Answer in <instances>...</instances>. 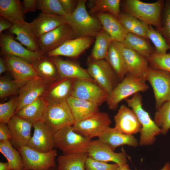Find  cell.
Wrapping results in <instances>:
<instances>
[{
  "instance_id": "1",
  "label": "cell",
  "mask_w": 170,
  "mask_h": 170,
  "mask_svg": "<svg viewBox=\"0 0 170 170\" xmlns=\"http://www.w3.org/2000/svg\"><path fill=\"white\" fill-rule=\"evenodd\" d=\"M86 0H78L74 12L65 18L66 23L73 30L76 38L89 37L95 38L103 29L96 17L91 15L87 11Z\"/></svg>"
},
{
  "instance_id": "2",
  "label": "cell",
  "mask_w": 170,
  "mask_h": 170,
  "mask_svg": "<svg viewBox=\"0 0 170 170\" xmlns=\"http://www.w3.org/2000/svg\"><path fill=\"white\" fill-rule=\"evenodd\" d=\"M164 3L163 0L150 3L139 0H126L123 2V7L125 13L158 29L162 25L161 14Z\"/></svg>"
},
{
  "instance_id": "3",
  "label": "cell",
  "mask_w": 170,
  "mask_h": 170,
  "mask_svg": "<svg viewBox=\"0 0 170 170\" xmlns=\"http://www.w3.org/2000/svg\"><path fill=\"white\" fill-rule=\"evenodd\" d=\"M125 100L134 111L142 125L140 145L147 146L153 144L156 140V136L162 133V130L152 119L149 113L143 108L142 96L139 93H137L131 98H126Z\"/></svg>"
},
{
  "instance_id": "4",
  "label": "cell",
  "mask_w": 170,
  "mask_h": 170,
  "mask_svg": "<svg viewBox=\"0 0 170 170\" xmlns=\"http://www.w3.org/2000/svg\"><path fill=\"white\" fill-rule=\"evenodd\" d=\"M143 78L135 77L128 73L109 94L106 103L111 110H116L122 100L132 95L145 92L149 87Z\"/></svg>"
},
{
  "instance_id": "5",
  "label": "cell",
  "mask_w": 170,
  "mask_h": 170,
  "mask_svg": "<svg viewBox=\"0 0 170 170\" xmlns=\"http://www.w3.org/2000/svg\"><path fill=\"white\" fill-rule=\"evenodd\" d=\"M91 141L74 131L72 126L65 127L54 134V148L63 155L87 153Z\"/></svg>"
},
{
  "instance_id": "6",
  "label": "cell",
  "mask_w": 170,
  "mask_h": 170,
  "mask_svg": "<svg viewBox=\"0 0 170 170\" xmlns=\"http://www.w3.org/2000/svg\"><path fill=\"white\" fill-rule=\"evenodd\" d=\"M42 120L54 134L65 127L72 126L75 122L66 100L46 103Z\"/></svg>"
},
{
  "instance_id": "7",
  "label": "cell",
  "mask_w": 170,
  "mask_h": 170,
  "mask_svg": "<svg viewBox=\"0 0 170 170\" xmlns=\"http://www.w3.org/2000/svg\"><path fill=\"white\" fill-rule=\"evenodd\" d=\"M87 65L90 76L109 95L119 83L109 64L105 59L95 60L89 56Z\"/></svg>"
},
{
  "instance_id": "8",
  "label": "cell",
  "mask_w": 170,
  "mask_h": 170,
  "mask_svg": "<svg viewBox=\"0 0 170 170\" xmlns=\"http://www.w3.org/2000/svg\"><path fill=\"white\" fill-rule=\"evenodd\" d=\"M23 158L24 170H48L57 166L56 149L48 152H40L27 145L17 148Z\"/></svg>"
},
{
  "instance_id": "9",
  "label": "cell",
  "mask_w": 170,
  "mask_h": 170,
  "mask_svg": "<svg viewBox=\"0 0 170 170\" xmlns=\"http://www.w3.org/2000/svg\"><path fill=\"white\" fill-rule=\"evenodd\" d=\"M111 123L108 113L99 111L85 119L75 122L72 128L76 133L91 140L100 136Z\"/></svg>"
},
{
  "instance_id": "10",
  "label": "cell",
  "mask_w": 170,
  "mask_h": 170,
  "mask_svg": "<svg viewBox=\"0 0 170 170\" xmlns=\"http://www.w3.org/2000/svg\"><path fill=\"white\" fill-rule=\"evenodd\" d=\"M145 79L149 82L153 89L157 110L164 103L170 100V73L149 66Z\"/></svg>"
},
{
  "instance_id": "11",
  "label": "cell",
  "mask_w": 170,
  "mask_h": 170,
  "mask_svg": "<svg viewBox=\"0 0 170 170\" xmlns=\"http://www.w3.org/2000/svg\"><path fill=\"white\" fill-rule=\"evenodd\" d=\"M109 95L94 81L74 79L71 96L95 103L99 106L106 102Z\"/></svg>"
},
{
  "instance_id": "12",
  "label": "cell",
  "mask_w": 170,
  "mask_h": 170,
  "mask_svg": "<svg viewBox=\"0 0 170 170\" xmlns=\"http://www.w3.org/2000/svg\"><path fill=\"white\" fill-rule=\"evenodd\" d=\"M76 38L72 28L63 24L38 38L41 52L44 54L56 49L68 40Z\"/></svg>"
},
{
  "instance_id": "13",
  "label": "cell",
  "mask_w": 170,
  "mask_h": 170,
  "mask_svg": "<svg viewBox=\"0 0 170 170\" xmlns=\"http://www.w3.org/2000/svg\"><path fill=\"white\" fill-rule=\"evenodd\" d=\"M0 47L2 56H14L31 64L45 54L41 51L34 52L25 48L9 34H0Z\"/></svg>"
},
{
  "instance_id": "14",
  "label": "cell",
  "mask_w": 170,
  "mask_h": 170,
  "mask_svg": "<svg viewBox=\"0 0 170 170\" xmlns=\"http://www.w3.org/2000/svg\"><path fill=\"white\" fill-rule=\"evenodd\" d=\"M2 57L14 80L21 87L28 81L39 76L32 65L26 61L13 55H4Z\"/></svg>"
},
{
  "instance_id": "15",
  "label": "cell",
  "mask_w": 170,
  "mask_h": 170,
  "mask_svg": "<svg viewBox=\"0 0 170 170\" xmlns=\"http://www.w3.org/2000/svg\"><path fill=\"white\" fill-rule=\"evenodd\" d=\"M87 153L88 156L98 161L113 162L119 166L127 163V156L124 151L115 152L110 146L98 139L91 140Z\"/></svg>"
},
{
  "instance_id": "16",
  "label": "cell",
  "mask_w": 170,
  "mask_h": 170,
  "mask_svg": "<svg viewBox=\"0 0 170 170\" xmlns=\"http://www.w3.org/2000/svg\"><path fill=\"white\" fill-rule=\"evenodd\" d=\"M49 85L39 76L22 85L18 93V105L15 113L23 107L42 97Z\"/></svg>"
},
{
  "instance_id": "17",
  "label": "cell",
  "mask_w": 170,
  "mask_h": 170,
  "mask_svg": "<svg viewBox=\"0 0 170 170\" xmlns=\"http://www.w3.org/2000/svg\"><path fill=\"white\" fill-rule=\"evenodd\" d=\"M34 133L27 146L42 152L50 151L54 148V134L42 120L33 124Z\"/></svg>"
},
{
  "instance_id": "18",
  "label": "cell",
  "mask_w": 170,
  "mask_h": 170,
  "mask_svg": "<svg viewBox=\"0 0 170 170\" xmlns=\"http://www.w3.org/2000/svg\"><path fill=\"white\" fill-rule=\"evenodd\" d=\"M114 120V128L124 134L133 135L140 132L142 128L134 111L125 105L121 106Z\"/></svg>"
},
{
  "instance_id": "19",
  "label": "cell",
  "mask_w": 170,
  "mask_h": 170,
  "mask_svg": "<svg viewBox=\"0 0 170 170\" xmlns=\"http://www.w3.org/2000/svg\"><path fill=\"white\" fill-rule=\"evenodd\" d=\"M94 41V38L84 37L71 39L65 42L56 49L47 53L49 57L61 56L76 58L88 48Z\"/></svg>"
},
{
  "instance_id": "20",
  "label": "cell",
  "mask_w": 170,
  "mask_h": 170,
  "mask_svg": "<svg viewBox=\"0 0 170 170\" xmlns=\"http://www.w3.org/2000/svg\"><path fill=\"white\" fill-rule=\"evenodd\" d=\"M7 125L11 134L10 142L16 149L27 145L33 124L15 115Z\"/></svg>"
},
{
  "instance_id": "21",
  "label": "cell",
  "mask_w": 170,
  "mask_h": 170,
  "mask_svg": "<svg viewBox=\"0 0 170 170\" xmlns=\"http://www.w3.org/2000/svg\"><path fill=\"white\" fill-rule=\"evenodd\" d=\"M126 69L133 76L145 79L149 66L147 59L135 51L124 47L119 42Z\"/></svg>"
},
{
  "instance_id": "22",
  "label": "cell",
  "mask_w": 170,
  "mask_h": 170,
  "mask_svg": "<svg viewBox=\"0 0 170 170\" xmlns=\"http://www.w3.org/2000/svg\"><path fill=\"white\" fill-rule=\"evenodd\" d=\"M56 65L60 78L82 79L95 81L90 76L87 69L76 62L64 60L57 57H49Z\"/></svg>"
},
{
  "instance_id": "23",
  "label": "cell",
  "mask_w": 170,
  "mask_h": 170,
  "mask_svg": "<svg viewBox=\"0 0 170 170\" xmlns=\"http://www.w3.org/2000/svg\"><path fill=\"white\" fill-rule=\"evenodd\" d=\"M74 79L59 78L50 84L42 96L46 103L66 101L71 96Z\"/></svg>"
},
{
  "instance_id": "24",
  "label": "cell",
  "mask_w": 170,
  "mask_h": 170,
  "mask_svg": "<svg viewBox=\"0 0 170 170\" xmlns=\"http://www.w3.org/2000/svg\"><path fill=\"white\" fill-rule=\"evenodd\" d=\"M65 23L66 20L63 17L41 12L30 24L33 32L38 38L43 35Z\"/></svg>"
},
{
  "instance_id": "25",
  "label": "cell",
  "mask_w": 170,
  "mask_h": 170,
  "mask_svg": "<svg viewBox=\"0 0 170 170\" xmlns=\"http://www.w3.org/2000/svg\"><path fill=\"white\" fill-rule=\"evenodd\" d=\"M9 30L10 32L15 35L16 39L27 49L34 52L40 51L38 38L33 32L30 23L24 20L14 24Z\"/></svg>"
},
{
  "instance_id": "26",
  "label": "cell",
  "mask_w": 170,
  "mask_h": 170,
  "mask_svg": "<svg viewBox=\"0 0 170 170\" xmlns=\"http://www.w3.org/2000/svg\"><path fill=\"white\" fill-rule=\"evenodd\" d=\"M95 14L103 28L113 41L122 43L128 32L119 20L108 12H99Z\"/></svg>"
},
{
  "instance_id": "27",
  "label": "cell",
  "mask_w": 170,
  "mask_h": 170,
  "mask_svg": "<svg viewBox=\"0 0 170 170\" xmlns=\"http://www.w3.org/2000/svg\"><path fill=\"white\" fill-rule=\"evenodd\" d=\"M66 101L75 122L85 119L99 111V106L93 102L71 96Z\"/></svg>"
},
{
  "instance_id": "28",
  "label": "cell",
  "mask_w": 170,
  "mask_h": 170,
  "mask_svg": "<svg viewBox=\"0 0 170 170\" xmlns=\"http://www.w3.org/2000/svg\"><path fill=\"white\" fill-rule=\"evenodd\" d=\"M98 139L109 145L114 150L122 145H127L135 147L138 144L137 139L133 135L122 133L114 128L110 127L98 137Z\"/></svg>"
},
{
  "instance_id": "29",
  "label": "cell",
  "mask_w": 170,
  "mask_h": 170,
  "mask_svg": "<svg viewBox=\"0 0 170 170\" xmlns=\"http://www.w3.org/2000/svg\"><path fill=\"white\" fill-rule=\"evenodd\" d=\"M109 64L120 82L128 73L119 42L113 41L105 59Z\"/></svg>"
},
{
  "instance_id": "30",
  "label": "cell",
  "mask_w": 170,
  "mask_h": 170,
  "mask_svg": "<svg viewBox=\"0 0 170 170\" xmlns=\"http://www.w3.org/2000/svg\"><path fill=\"white\" fill-rule=\"evenodd\" d=\"M31 64L38 76L49 85L59 78L56 65L47 56L43 55Z\"/></svg>"
},
{
  "instance_id": "31",
  "label": "cell",
  "mask_w": 170,
  "mask_h": 170,
  "mask_svg": "<svg viewBox=\"0 0 170 170\" xmlns=\"http://www.w3.org/2000/svg\"><path fill=\"white\" fill-rule=\"evenodd\" d=\"M46 102L42 97L23 107L15 114L18 116L33 124L42 120Z\"/></svg>"
},
{
  "instance_id": "32",
  "label": "cell",
  "mask_w": 170,
  "mask_h": 170,
  "mask_svg": "<svg viewBox=\"0 0 170 170\" xmlns=\"http://www.w3.org/2000/svg\"><path fill=\"white\" fill-rule=\"evenodd\" d=\"M147 39L139 35L128 33L121 43L124 47L135 51L147 59L155 52Z\"/></svg>"
},
{
  "instance_id": "33",
  "label": "cell",
  "mask_w": 170,
  "mask_h": 170,
  "mask_svg": "<svg viewBox=\"0 0 170 170\" xmlns=\"http://www.w3.org/2000/svg\"><path fill=\"white\" fill-rule=\"evenodd\" d=\"M21 2L19 0H0V16L13 24L24 20Z\"/></svg>"
},
{
  "instance_id": "34",
  "label": "cell",
  "mask_w": 170,
  "mask_h": 170,
  "mask_svg": "<svg viewBox=\"0 0 170 170\" xmlns=\"http://www.w3.org/2000/svg\"><path fill=\"white\" fill-rule=\"evenodd\" d=\"M87 153H79L60 155L57 158L58 170H85Z\"/></svg>"
},
{
  "instance_id": "35",
  "label": "cell",
  "mask_w": 170,
  "mask_h": 170,
  "mask_svg": "<svg viewBox=\"0 0 170 170\" xmlns=\"http://www.w3.org/2000/svg\"><path fill=\"white\" fill-rule=\"evenodd\" d=\"M118 20L128 33L148 39L149 25L128 14L121 12Z\"/></svg>"
},
{
  "instance_id": "36",
  "label": "cell",
  "mask_w": 170,
  "mask_h": 170,
  "mask_svg": "<svg viewBox=\"0 0 170 170\" xmlns=\"http://www.w3.org/2000/svg\"><path fill=\"white\" fill-rule=\"evenodd\" d=\"M0 152L5 157L10 168L13 170H24L22 157L14 148L10 141L0 142Z\"/></svg>"
},
{
  "instance_id": "37",
  "label": "cell",
  "mask_w": 170,
  "mask_h": 170,
  "mask_svg": "<svg viewBox=\"0 0 170 170\" xmlns=\"http://www.w3.org/2000/svg\"><path fill=\"white\" fill-rule=\"evenodd\" d=\"M94 44L89 57L95 60L105 59L109 47L113 41L103 28L97 34Z\"/></svg>"
},
{
  "instance_id": "38",
  "label": "cell",
  "mask_w": 170,
  "mask_h": 170,
  "mask_svg": "<svg viewBox=\"0 0 170 170\" xmlns=\"http://www.w3.org/2000/svg\"><path fill=\"white\" fill-rule=\"evenodd\" d=\"M120 0H95L89 1L92 6L90 11L93 13L108 12L118 19L121 13Z\"/></svg>"
},
{
  "instance_id": "39",
  "label": "cell",
  "mask_w": 170,
  "mask_h": 170,
  "mask_svg": "<svg viewBox=\"0 0 170 170\" xmlns=\"http://www.w3.org/2000/svg\"><path fill=\"white\" fill-rule=\"evenodd\" d=\"M154 121L166 134L170 129V100L164 103L155 113Z\"/></svg>"
},
{
  "instance_id": "40",
  "label": "cell",
  "mask_w": 170,
  "mask_h": 170,
  "mask_svg": "<svg viewBox=\"0 0 170 170\" xmlns=\"http://www.w3.org/2000/svg\"><path fill=\"white\" fill-rule=\"evenodd\" d=\"M37 8L42 13L58 15L65 19L69 15L63 9L59 0H37Z\"/></svg>"
},
{
  "instance_id": "41",
  "label": "cell",
  "mask_w": 170,
  "mask_h": 170,
  "mask_svg": "<svg viewBox=\"0 0 170 170\" xmlns=\"http://www.w3.org/2000/svg\"><path fill=\"white\" fill-rule=\"evenodd\" d=\"M148 37L154 45L156 53L164 54L170 49V46L162 35L150 25H149Z\"/></svg>"
},
{
  "instance_id": "42",
  "label": "cell",
  "mask_w": 170,
  "mask_h": 170,
  "mask_svg": "<svg viewBox=\"0 0 170 170\" xmlns=\"http://www.w3.org/2000/svg\"><path fill=\"white\" fill-rule=\"evenodd\" d=\"M147 60L150 67L170 73V53L159 54L155 52Z\"/></svg>"
},
{
  "instance_id": "43",
  "label": "cell",
  "mask_w": 170,
  "mask_h": 170,
  "mask_svg": "<svg viewBox=\"0 0 170 170\" xmlns=\"http://www.w3.org/2000/svg\"><path fill=\"white\" fill-rule=\"evenodd\" d=\"M18 105V97L0 104V122L7 124L15 115Z\"/></svg>"
},
{
  "instance_id": "44",
  "label": "cell",
  "mask_w": 170,
  "mask_h": 170,
  "mask_svg": "<svg viewBox=\"0 0 170 170\" xmlns=\"http://www.w3.org/2000/svg\"><path fill=\"white\" fill-rule=\"evenodd\" d=\"M21 86L14 80L6 77L0 78V97L4 98L18 93Z\"/></svg>"
},
{
  "instance_id": "45",
  "label": "cell",
  "mask_w": 170,
  "mask_h": 170,
  "mask_svg": "<svg viewBox=\"0 0 170 170\" xmlns=\"http://www.w3.org/2000/svg\"><path fill=\"white\" fill-rule=\"evenodd\" d=\"M162 25L156 29L163 37L170 47V0H167L164 5Z\"/></svg>"
},
{
  "instance_id": "46",
  "label": "cell",
  "mask_w": 170,
  "mask_h": 170,
  "mask_svg": "<svg viewBox=\"0 0 170 170\" xmlns=\"http://www.w3.org/2000/svg\"><path fill=\"white\" fill-rule=\"evenodd\" d=\"M119 165L116 163L109 164L87 157L85 165V170H118Z\"/></svg>"
},
{
  "instance_id": "47",
  "label": "cell",
  "mask_w": 170,
  "mask_h": 170,
  "mask_svg": "<svg viewBox=\"0 0 170 170\" xmlns=\"http://www.w3.org/2000/svg\"><path fill=\"white\" fill-rule=\"evenodd\" d=\"M65 11L68 14L72 13L76 9L78 3V0H59Z\"/></svg>"
},
{
  "instance_id": "48",
  "label": "cell",
  "mask_w": 170,
  "mask_h": 170,
  "mask_svg": "<svg viewBox=\"0 0 170 170\" xmlns=\"http://www.w3.org/2000/svg\"><path fill=\"white\" fill-rule=\"evenodd\" d=\"M11 139V134L7 124L0 122V142Z\"/></svg>"
},
{
  "instance_id": "49",
  "label": "cell",
  "mask_w": 170,
  "mask_h": 170,
  "mask_svg": "<svg viewBox=\"0 0 170 170\" xmlns=\"http://www.w3.org/2000/svg\"><path fill=\"white\" fill-rule=\"evenodd\" d=\"M24 14L30 12H35L37 8V0H24L21 2Z\"/></svg>"
},
{
  "instance_id": "50",
  "label": "cell",
  "mask_w": 170,
  "mask_h": 170,
  "mask_svg": "<svg viewBox=\"0 0 170 170\" xmlns=\"http://www.w3.org/2000/svg\"><path fill=\"white\" fill-rule=\"evenodd\" d=\"M14 24L7 20L0 17V34L8 29H10Z\"/></svg>"
},
{
  "instance_id": "51",
  "label": "cell",
  "mask_w": 170,
  "mask_h": 170,
  "mask_svg": "<svg viewBox=\"0 0 170 170\" xmlns=\"http://www.w3.org/2000/svg\"><path fill=\"white\" fill-rule=\"evenodd\" d=\"M8 71L6 62L2 57H0V74Z\"/></svg>"
},
{
  "instance_id": "52",
  "label": "cell",
  "mask_w": 170,
  "mask_h": 170,
  "mask_svg": "<svg viewBox=\"0 0 170 170\" xmlns=\"http://www.w3.org/2000/svg\"><path fill=\"white\" fill-rule=\"evenodd\" d=\"M0 170H13L11 169L8 163L7 162H0Z\"/></svg>"
},
{
  "instance_id": "53",
  "label": "cell",
  "mask_w": 170,
  "mask_h": 170,
  "mask_svg": "<svg viewBox=\"0 0 170 170\" xmlns=\"http://www.w3.org/2000/svg\"><path fill=\"white\" fill-rule=\"evenodd\" d=\"M118 170H131L129 165L127 164L119 166Z\"/></svg>"
},
{
  "instance_id": "54",
  "label": "cell",
  "mask_w": 170,
  "mask_h": 170,
  "mask_svg": "<svg viewBox=\"0 0 170 170\" xmlns=\"http://www.w3.org/2000/svg\"><path fill=\"white\" fill-rule=\"evenodd\" d=\"M160 170H170V163L169 162H166Z\"/></svg>"
},
{
  "instance_id": "55",
  "label": "cell",
  "mask_w": 170,
  "mask_h": 170,
  "mask_svg": "<svg viewBox=\"0 0 170 170\" xmlns=\"http://www.w3.org/2000/svg\"><path fill=\"white\" fill-rule=\"evenodd\" d=\"M48 170H58L57 167V166L55 167H52L50 168Z\"/></svg>"
},
{
  "instance_id": "56",
  "label": "cell",
  "mask_w": 170,
  "mask_h": 170,
  "mask_svg": "<svg viewBox=\"0 0 170 170\" xmlns=\"http://www.w3.org/2000/svg\"></svg>"
}]
</instances>
